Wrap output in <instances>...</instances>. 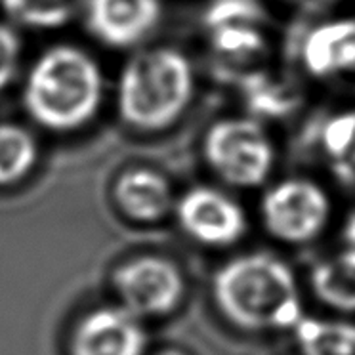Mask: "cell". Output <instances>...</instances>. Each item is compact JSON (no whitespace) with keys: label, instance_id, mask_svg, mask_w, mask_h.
I'll return each instance as SVG.
<instances>
[{"label":"cell","instance_id":"obj_1","mask_svg":"<svg viewBox=\"0 0 355 355\" xmlns=\"http://www.w3.org/2000/svg\"><path fill=\"white\" fill-rule=\"evenodd\" d=\"M103 94L100 63L75 44H55L29 67L21 100L33 123L65 134L83 128L98 115Z\"/></svg>","mask_w":355,"mask_h":355},{"label":"cell","instance_id":"obj_2","mask_svg":"<svg viewBox=\"0 0 355 355\" xmlns=\"http://www.w3.org/2000/svg\"><path fill=\"white\" fill-rule=\"evenodd\" d=\"M193 90V67L186 55L174 48H151L123 65L116 80V111L134 130H164L186 111Z\"/></svg>","mask_w":355,"mask_h":355},{"label":"cell","instance_id":"obj_3","mask_svg":"<svg viewBox=\"0 0 355 355\" xmlns=\"http://www.w3.org/2000/svg\"><path fill=\"white\" fill-rule=\"evenodd\" d=\"M214 294L220 309L245 329H293L302 319L293 271L271 254L256 252L225 263L214 279Z\"/></svg>","mask_w":355,"mask_h":355},{"label":"cell","instance_id":"obj_4","mask_svg":"<svg viewBox=\"0 0 355 355\" xmlns=\"http://www.w3.org/2000/svg\"><path fill=\"white\" fill-rule=\"evenodd\" d=\"M202 153L210 170L235 187L262 186L275 166V147L254 119H224L209 128Z\"/></svg>","mask_w":355,"mask_h":355},{"label":"cell","instance_id":"obj_5","mask_svg":"<svg viewBox=\"0 0 355 355\" xmlns=\"http://www.w3.org/2000/svg\"><path fill=\"white\" fill-rule=\"evenodd\" d=\"M331 216V201L323 187L306 178H288L271 187L262 199L266 230L285 243H308L323 232Z\"/></svg>","mask_w":355,"mask_h":355},{"label":"cell","instance_id":"obj_6","mask_svg":"<svg viewBox=\"0 0 355 355\" xmlns=\"http://www.w3.org/2000/svg\"><path fill=\"white\" fill-rule=\"evenodd\" d=\"M116 296L136 317L164 315L184 294V279L174 263L161 256H138L123 263L113 277Z\"/></svg>","mask_w":355,"mask_h":355},{"label":"cell","instance_id":"obj_7","mask_svg":"<svg viewBox=\"0 0 355 355\" xmlns=\"http://www.w3.org/2000/svg\"><path fill=\"white\" fill-rule=\"evenodd\" d=\"M176 216L187 235L212 247L232 245L247 230V218L239 205L209 186L193 187L182 195L176 202Z\"/></svg>","mask_w":355,"mask_h":355},{"label":"cell","instance_id":"obj_8","mask_svg":"<svg viewBox=\"0 0 355 355\" xmlns=\"http://www.w3.org/2000/svg\"><path fill=\"white\" fill-rule=\"evenodd\" d=\"M146 334L126 308L92 309L75 327L71 355H144Z\"/></svg>","mask_w":355,"mask_h":355},{"label":"cell","instance_id":"obj_9","mask_svg":"<svg viewBox=\"0 0 355 355\" xmlns=\"http://www.w3.org/2000/svg\"><path fill=\"white\" fill-rule=\"evenodd\" d=\"M159 19V0H86V27L105 46L138 44L153 33Z\"/></svg>","mask_w":355,"mask_h":355},{"label":"cell","instance_id":"obj_10","mask_svg":"<svg viewBox=\"0 0 355 355\" xmlns=\"http://www.w3.org/2000/svg\"><path fill=\"white\" fill-rule=\"evenodd\" d=\"M300 60L309 75L317 78H355L354 17L317 25L302 44Z\"/></svg>","mask_w":355,"mask_h":355},{"label":"cell","instance_id":"obj_11","mask_svg":"<svg viewBox=\"0 0 355 355\" xmlns=\"http://www.w3.org/2000/svg\"><path fill=\"white\" fill-rule=\"evenodd\" d=\"M115 202L124 216L141 224H153L174 207L172 186L161 172L146 166L128 168L116 178Z\"/></svg>","mask_w":355,"mask_h":355},{"label":"cell","instance_id":"obj_12","mask_svg":"<svg viewBox=\"0 0 355 355\" xmlns=\"http://www.w3.org/2000/svg\"><path fill=\"white\" fill-rule=\"evenodd\" d=\"M262 19V10L258 8L225 10L207 17L205 25L214 52L233 63L250 62L263 54Z\"/></svg>","mask_w":355,"mask_h":355},{"label":"cell","instance_id":"obj_13","mask_svg":"<svg viewBox=\"0 0 355 355\" xmlns=\"http://www.w3.org/2000/svg\"><path fill=\"white\" fill-rule=\"evenodd\" d=\"M311 285L324 304L355 311V247L319 263L311 275Z\"/></svg>","mask_w":355,"mask_h":355},{"label":"cell","instance_id":"obj_14","mask_svg":"<svg viewBox=\"0 0 355 355\" xmlns=\"http://www.w3.org/2000/svg\"><path fill=\"white\" fill-rule=\"evenodd\" d=\"M321 146L332 174L355 191V109L338 113L324 124Z\"/></svg>","mask_w":355,"mask_h":355},{"label":"cell","instance_id":"obj_15","mask_svg":"<svg viewBox=\"0 0 355 355\" xmlns=\"http://www.w3.org/2000/svg\"><path fill=\"white\" fill-rule=\"evenodd\" d=\"M39 144L31 130L16 123H0V186H14L33 172Z\"/></svg>","mask_w":355,"mask_h":355},{"label":"cell","instance_id":"obj_16","mask_svg":"<svg viewBox=\"0 0 355 355\" xmlns=\"http://www.w3.org/2000/svg\"><path fill=\"white\" fill-rule=\"evenodd\" d=\"M294 329L304 355H355V324L300 319Z\"/></svg>","mask_w":355,"mask_h":355},{"label":"cell","instance_id":"obj_17","mask_svg":"<svg viewBox=\"0 0 355 355\" xmlns=\"http://www.w3.org/2000/svg\"><path fill=\"white\" fill-rule=\"evenodd\" d=\"M0 6L10 24L35 31L60 29L75 12L73 0H0Z\"/></svg>","mask_w":355,"mask_h":355},{"label":"cell","instance_id":"obj_18","mask_svg":"<svg viewBox=\"0 0 355 355\" xmlns=\"http://www.w3.org/2000/svg\"><path fill=\"white\" fill-rule=\"evenodd\" d=\"M243 90H245L250 107L260 115H285L296 105V96H294L293 88L281 80L266 77V75L247 78Z\"/></svg>","mask_w":355,"mask_h":355},{"label":"cell","instance_id":"obj_19","mask_svg":"<svg viewBox=\"0 0 355 355\" xmlns=\"http://www.w3.org/2000/svg\"><path fill=\"white\" fill-rule=\"evenodd\" d=\"M21 55V42L14 25L0 21V92L16 78Z\"/></svg>","mask_w":355,"mask_h":355},{"label":"cell","instance_id":"obj_20","mask_svg":"<svg viewBox=\"0 0 355 355\" xmlns=\"http://www.w3.org/2000/svg\"><path fill=\"white\" fill-rule=\"evenodd\" d=\"M296 8L304 10V12H324V10L334 8L340 0H286Z\"/></svg>","mask_w":355,"mask_h":355},{"label":"cell","instance_id":"obj_21","mask_svg":"<svg viewBox=\"0 0 355 355\" xmlns=\"http://www.w3.org/2000/svg\"><path fill=\"white\" fill-rule=\"evenodd\" d=\"M346 239H347V243L352 245V247H355V212L352 214V216H349V220H347Z\"/></svg>","mask_w":355,"mask_h":355},{"label":"cell","instance_id":"obj_22","mask_svg":"<svg viewBox=\"0 0 355 355\" xmlns=\"http://www.w3.org/2000/svg\"><path fill=\"white\" fill-rule=\"evenodd\" d=\"M159 355H184L182 352H178V349H164V352H161Z\"/></svg>","mask_w":355,"mask_h":355}]
</instances>
